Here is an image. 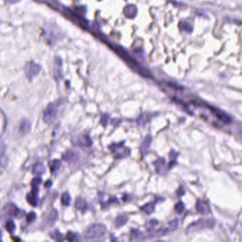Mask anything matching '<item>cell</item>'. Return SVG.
<instances>
[{
  "label": "cell",
  "instance_id": "6da1fadb",
  "mask_svg": "<svg viewBox=\"0 0 242 242\" xmlns=\"http://www.w3.org/2000/svg\"><path fill=\"white\" fill-rule=\"evenodd\" d=\"M215 226V220L213 219H200L198 221L195 222L190 224L186 229V234L198 232L200 230H210Z\"/></svg>",
  "mask_w": 242,
  "mask_h": 242
},
{
  "label": "cell",
  "instance_id": "7a4b0ae2",
  "mask_svg": "<svg viewBox=\"0 0 242 242\" xmlns=\"http://www.w3.org/2000/svg\"><path fill=\"white\" fill-rule=\"evenodd\" d=\"M107 232V227L102 224H94L89 226L83 234L86 239H94L103 237Z\"/></svg>",
  "mask_w": 242,
  "mask_h": 242
},
{
  "label": "cell",
  "instance_id": "3957f363",
  "mask_svg": "<svg viewBox=\"0 0 242 242\" xmlns=\"http://www.w3.org/2000/svg\"><path fill=\"white\" fill-rule=\"evenodd\" d=\"M58 107L56 104L53 103L48 104L46 107V108L45 109L44 112V117H43V118H44V121L48 124L52 122L55 119V117H56Z\"/></svg>",
  "mask_w": 242,
  "mask_h": 242
},
{
  "label": "cell",
  "instance_id": "277c9868",
  "mask_svg": "<svg viewBox=\"0 0 242 242\" xmlns=\"http://www.w3.org/2000/svg\"><path fill=\"white\" fill-rule=\"evenodd\" d=\"M40 70H41V67L40 65L34 63V62H29L25 65L24 72L26 76L30 80H31L34 77L38 75Z\"/></svg>",
  "mask_w": 242,
  "mask_h": 242
},
{
  "label": "cell",
  "instance_id": "5b68a950",
  "mask_svg": "<svg viewBox=\"0 0 242 242\" xmlns=\"http://www.w3.org/2000/svg\"><path fill=\"white\" fill-rule=\"evenodd\" d=\"M210 110L212 111V112L213 113V114H215V116H216V117H217L218 119H219V120L223 122V123L230 124V122L232 121L231 117L229 116L228 114H226L224 111L215 107H211Z\"/></svg>",
  "mask_w": 242,
  "mask_h": 242
},
{
  "label": "cell",
  "instance_id": "8992f818",
  "mask_svg": "<svg viewBox=\"0 0 242 242\" xmlns=\"http://www.w3.org/2000/svg\"><path fill=\"white\" fill-rule=\"evenodd\" d=\"M195 208L197 212L198 213L202 214V215H206L210 212V208H209L208 204L203 200H198L195 205Z\"/></svg>",
  "mask_w": 242,
  "mask_h": 242
},
{
  "label": "cell",
  "instance_id": "52a82bcc",
  "mask_svg": "<svg viewBox=\"0 0 242 242\" xmlns=\"http://www.w3.org/2000/svg\"><path fill=\"white\" fill-rule=\"evenodd\" d=\"M166 160L163 158H159L156 161L153 162V165L155 166L156 168V171L158 174L162 175L166 173Z\"/></svg>",
  "mask_w": 242,
  "mask_h": 242
},
{
  "label": "cell",
  "instance_id": "ba28073f",
  "mask_svg": "<svg viewBox=\"0 0 242 242\" xmlns=\"http://www.w3.org/2000/svg\"><path fill=\"white\" fill-rule=\"evenodd\" d=\"M4 210L6 214L10 217H16L19 215V210L16 205L12 203H9L4 207Z\"/></svg>",
  "mask_w": 242,
  "mask_h": 242
},
{
  "label": "cell",
  "instance_id": "9c48e42d",
  "mask_svg": "<svg viewBox=\"0 0 242 242\" xmlns=\"http://www.w3.org/2000/svg\"><path fill=\"white\" fill-rule=\"evenodd\" d=\"M78 144L82 147H90L93 144V141L88 134H83L78 137Z\"/></svg>",
  "mask_w": 242,
  "mask_h": 242
},
{
  "label": "cell",
  "instance_id": "30bf717a",
  "mask_svg": "<svg viewBox=\"0 0 242 242\" xmlns=\"http://www.w3.org/2000/svg\"><path fill=\"white\" fill-rule=\"evenodd\" d=\"M58 218V212L53 209L51 210L47 215L46 220H45V224L46 226H52L57 221Z\"/></svg>",
  "mask_w": 242,
  "mask_h": 242
},
{
  "label": "cell",
  "instance_id": "8fae6325",
  "mask_svg": "<svg viewBox=\"0 0 242 242\" xmlns=\"http://www.w3.org/2000/svg\"><path fill=\"white\" fill-rule=\"evenodd\" d=\"M38 189L37 187H33V190L31 193H29L27 195V200L29 202L32 206H36L38 202Z\"/></svg>",
  "mask_w": 242,
  "mask_h": 242
},
{
  "label": "cell",
  "instance_id": "7c38bea8",
  "mask_svg": "<svg viewBox=\"0 0 242 242\" xmlns=\"http://www.w3.org/2000/svg\"><path fill=\"white\" fill-rule=\"evenodd\" d=\"M170 231L169 228L167 227H161L156 231H152L151 233L149 234V238H157V237H161L165 235L168 234Z\"/></svg>",
  "mask_w": 242,
  "mask_h": 242
},
{
  "label": "cell",
  "instance_id": "4fadbf2b",
  "mask_svg": "<svg viewBox=\"0 0 242 242\" xmlns=\"http://www.w3.org/2000/svg\"><path fill=\"white\" fill-rule=\"evenodd\" d=\"M151 142H152V136L150 134L147 135V136L145 137V139H143V141H142V143H141V144L140 151L141 153L143 154L145 153L146 152H147L150 146H151Z\"/></svg>",
  "mask_w": 242,
  "mask_h": 242
},
{
  "label": "cell",
  "instance_id": "5bb4252c",
  "mask_svg": "<svg viewBox=\"0 0 242 242\" xmlns=\"http://www.w3.org/2000/svg\"><path fill=\"white\" fill-rule=\"evenodd\" d=\"M78 158V154L73 151H68L63 155V159L68 162H75Z\"/></svg>",
  "mask_w": 242,
  "mask_h": 242
},
{
  "label": "cell",
  "instance_id": "9a60e30c",
  "mask_svg": "<svg viewBox=\"0 0 242 242\" xmlns=\"http://www.w3.org/2000/svg\"><path fill=\"white\" fill-rule=\"evenodd\" d=\"M75 207L77 209L82 212H85V211L87 209V205L84 199L82 198H78L76 199L75 202Z\"/></svg>",
  "mask_w": 242,
  "mask_h": 242
},
{
  "label": "cell",
  "instance_id": "2e32d148",
  "mask_svg": "<svg viewBox=\"0 0 242 242\" xmlns=\"http://www.w3.org/2000/svg\"><path fill=\"white\" fill-rule=\"evenodd\" d=\"M128 217L126 215H119L114 221V226L116 228H120L127 223Z\"/></svg>",
  "mask_w": 242,
  "mask_h": 242
},
{
  "label": "cell",
  "instance_id": "e0dca14e",
  "mask_svg": "<svg viewBox=\"0 0 242 242\" xmlns=\"http://www.w3.org/2000/svg\"><path fill=\"white\" fill-rule=\"evenodd\" d=\"M30 128H31V124H30L29 121L25 119V120H23L21 121V123L20 124V126H19V133L21 134H26L29 132Z\"/></svg>",
  "mask_w": 242,
  "mask_h": 242
},
{
  "label": "cell",
  "instance_id": "ac0fdd59",
  "mask_svg": "<svg viewBox=\"0 0 242 242\" xmlns=\"http://www.w3.org/2000/svg\"><path fill=\"white\" fill-rule=\"evenodd\" d=\"M141 210L146 214V215H150L155 210V203H153V202L147 203V204L144 205L143 207H141Z\"/></svg>",
  "mask_w": 242,
  "mask_h": 242
},
{
  "label": "cell",
  "instance_id": "d6986e66",
  "mask_svg": "<svg viewBox=\"0 0 242 242\" xmlns=\"http://www.w3.org/2000/svg\"><path fill=\"white\" fill-rule=\"evenodd\" d=\"M158 224H159V222H158L157 219H153L149 220V221L147 222L146 224V230H147V232H151L158 225Z\"/></svg>",
  "mask_w": 242,
  "mask_h": 242
},
{
  "label": "cell",
  "instance_id": "ffe728a7",
  "mask_svg": "<svg viewBox=\"0 0 242 242\" xmlns=\"http://www.w3.org/2000/svg\"><path fill=\"white\" fill-rule=\"evenodd\" d=\"M150 119H151V114H147V113H143L137 119V124L139 126L144 125L145 124H146L147 121H149Z\"/></svg>",
  "mask_w": 242,
  "mask_h": 242
},
{
  "label": "cell",
  "instance_id": "44dd1931",
  "mask_svg": "<svg viewBox=\"0 0 242 242\" xmlns=\"http://www.w3.org/2000/svg\"><path fill=\"white\" fill-rule=\"evenodd\" d=\"M45 172V167L44 164L41 163H38L36 165H34L33 168V173L37 175L43 174Z\"/></svg>",
  "mask_w": 242,
  "mask_h": 242
},
{
  "label": "cell",
  "instance_id": "7402d4cb",
  "mask_svg": "<svg viewBox=\"0 0 242 242\" xmlns=\"http://www.w3.org/2000/svg\"><path fill=\"white\" fill-rule=\"evenodd\" d=\"M131 234H132V236L134 239H139V240H143V239H146V236L144 234L138 230H134V229H132V231H131Z\"/></svg>",
  "mask_w": 242,
  "mask_h": 242
},
{
  "label": "cell",
  "instance_id": "603a6c76",
  "mask_svg": "<svg viewBox=\"0 0 242 242\" xmlns=\"http://www.w3.org/2000/svg\"><path fill=\"white\" fill-rule=\"evenodd\" d=\"M70 196L68 192H64V193L62 195L61 197V202L62 205H64V206H68L70 203Z\"/></svg>",
  "mask_w": 242,
  "mask_h": 242
},
{
  "label": "cell",
  "instance_id": "cb8c5ba5",
  "mask_svg": "<svg viewBox=\"0 0 242 242\" xmlns=\"http://www.w3.org/2000/svg\"><path fill=\"white\" fill-rule=\"evenodd\" d=\"M185 210V204L182 202V201H179L176 205H175V211L176 212L177 214L178 215H181Z\"/></svg>",
  "mask_w": 242,
  "mask_h": 242
},
{
  "label": "cell",
  "instance_id": "d4e9b609",
  "mask_svg": "<svg viewBox=\"0 0 242 242\" xmlns=\"http://www.w3.org/2000/svg\"><path fill=\"white\" fill-rule=\"evenodd\" d=\"M169 230L170 231H175L177 230V228L178 227V219H173L168 222Z\"/></svg>",
  "mask_w": 242,
  "mask_h": 242
},
{
  "label": "cell",
  "instance_id": "484cf974",
  "mask_svg": "<svg viewBox=\"0 0 242 242\" xmlns=\"http://www.w3.org/2000/svg\"><path fill=\"white\" fill-rule=\"evenodd\" d=\"M6 229L9 233H13L14 232L16 226H15L14 222L12 220H9L6 223Z\"/></svg>",
  "mask_w": 242,
  "mask_h": 242
},
{
  "label": "cell",
  "instance_id": "4316f807",
  "mask_svg": "<svg viewBox=\"0 0 242 242\" xmlns=\"http://www.w3.org/2000/svg\"><path fill=\"white\" fill-rule=\"evenodd\" d=\"M61 166V161L58 160H55L52 162V165L51 166V169L52 172H55L58 169L60 168Z\"/></svg>",
  "mask_w": 242,
  "mask_h": 242
},
{
  "label": "cell",
  "instance_id": "83f0119b",
  "mask_svg": "<svg viewBox=\"0 0 242 242\" xmlns=\"http://www.w3.org/2000/svg\"><path fill=\"white\" fill-rule=\"evenodd\" d=\"M109 117L110 116L107 114H104L101 117V120H100V122H101V124H102V126H105L107 125V122H108V119H109Z\"/></svg>",
  "mask_w": 242,
  "mask_h": 242
},
{
  "label": "cell",
  "instance_id": "f1b7e54d",
  "mask_svg": "<svg viewBox=\"0 0 242 242\" xmlns=\"http://www.w3.org/2000/svg\"><path fill=\"white\" fill-rule=\"evenodd\" d=\"M185 194V190H184L183 187V186H180L179 188L177 190V191H176L177 196L178 197V198H181V197L183 196Z\"/></svg>",
  "mask_w": 242,
  "mask_h": 242
},
{
  "label": "cell",
  "instance_id": "f546056e",
  "mask_svg": "<svg viewBox=\"0 0 242 242\" xmlns=\"http://www.w3.org/2000/svg\"><path fill=\"white\" fill-rule=\"evenodd\" d=\"M41 178L40 177H36V178H34L33 181L31 182V185L33 187H38V185H40V183H41Z\"/></svg>",
  "mask_w": 242,
  "mask_h": 242
},
{
  "label": "cell",
  "instance_id": "4dcf8cb0",
  "mask_svg": "<svg viewBox=\"0 0 242 242\" xmlns=\"http://www.w3.org/2000/svg\"><path fill=\"white\" fill-rule=\"evenodd\" d=\"M36 217V213L34 212H31L29 214V215H28L27 216V221L29 222H32L33 221H34Z\"/></svg>",
  "mask_w": 242,
  "mask_h": 242
},
{
  "label": "cell",
  "instance_id": "1f68e13d",
  "mask_svg": "<svg viewBox=\"0 0 242 242\" xmlns=\"http://www.w3.org/2000/svg\"><path fill=\"white\" fill-rule=\"evenodd\" d=\"M67 239H68V240H69V241H75V239H76V235L74 234V233H72V232H69V233H68V234H67Z\"/></svg>",
  "mask_w": 242,
  "mask_h": 242
},
{
  "label": "cell",
  "instance_id": "d6a6232c",
  "mask_svg": "<svg viewBox=\"0 0 242 242\" xmlns=\"http://www.w3.org/2000/svg\"><path fill=\"white\" fill-rule=\"evenodd\" d=\"M51 184H52V183H51V181H48L46 183V185H45V186H46V187L48 188V187H50V186L51 185Z\"/></svg>",
  "mask_w": 242,
  "mask_h": 242
},
{
  "label": "cell",
  "instance_id": "836d02e7",
  "mask_svg": "<svg viewBox=\"0 0 242 242\" xmlns=\"http://www.w3.org/2000/svg\"><path fill=\"white\" fill-rule=\"evenodd\" d=\"M6 2H10V3H14V2H17V0H6Z\"/></svg>",
  "mask_w": 242,
  "mask_h": 242
}]
</instances>
